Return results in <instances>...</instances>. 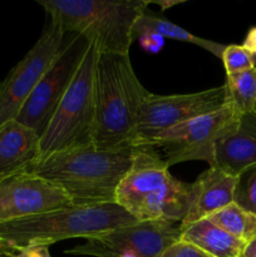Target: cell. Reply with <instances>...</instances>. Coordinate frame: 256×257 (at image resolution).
<instances>
[{"mask_svg": "<svg viewBox=\"0 0 256 257\" xmlns=\"http://www.w3.org/2000/svg\"><path fill=\"white\" fill-rule=\"evenodd\" d=\"M148 94L133 70L130 54L98 53L94 147L103 151L133 148L141 107Z\"/></svg>", "mask_w": 256, "mask_h": 257, "instance_id": "6da1fadb", "label": "cell"}, {"mask_svg": "<svg viewBox=\"0 0 256 257\" xmlns=\"http://www.w3.org/2000/svg\"><path fill=\"white\" fill-rule=\"evenodd\" d=\"M135 148L95 147L55 153L29 168L64 191L73 206L115 203V193L133 162Z\"/></svg>", "mask_w": 256, "mask_h": 257, "instance_id": "7a4b0ae2", "label": "cell"}, {"mask_svg": "<svg viewBox=\"0 0 256 257\" xmlns=\"http://www.w3.org/2000/svg\"><path fill=\"white\" fill-rule=\"evenodd\" d=\"M191 183L171 175L155 147H135L133 162L115 193V203L137 222L181 223L188 211Z\"/></svg>", "mask_w": 256, "mask_h": 257, "instance_id": "3957f363", "label": "cell"}, {"mask_svg": "<svg viewBox=\"0 0 256 257\" xmlns=\"http://www.w3.org/2000/svg\"><path fill=\"white\" fill-rule=\"evenodd\" d=\"M49 22L64 34L84 35L98 53L130 54L133 29L147 0H39Z\"/></svg>", "mask_w": 256, "mask_h": 257, "instance_id": "277c9868", "label": "cell"}, {"mask_svg": "<svg viewBox=\"0 0 256 257\" xmlns=\"http://www.w3.org/2000/svg\"><path fill=\"white\" fill-rule=\"evenodd\" d=\"M136 222L117 203L70 206L0 223V255L9 248L23 246L49 247L69 238L88 240Z\"/></svg>", "mask_w": 256, "mask_h": 257, "instance_id": "5b68a950", "label": "cell"}, {"mask_svg": "<svg viewBox=\"0 0 256 257\" xmlns=\"http://www.w3.org/2000/svg\"><path fill=\"white\" fill-rule=\"evenodd\" d=\"M97 58V48L90 43L74 79L40 136L37 162L55 153L94 147Z\"/></svg>", "mask_w": 256, "mask_h": 257, "instance_id": "8992f818", "label": "cell"}, {"mask_svg": "<svg viewBox=\"0 0 256 257\" xmlns=\"http://www.w3.org/2000/svg\"><path fill=\"white\" fill-rule=\"evenodd\" d=\"M241 113L231 103L212 113L186 120L165 131L150 143L161 150L160 156L170 168L188 161H203L215 165V147L220 138L236 127Z\"/></svg>", "mask_w": 256, "mask_h": 257, "instance_id": "52a82bcc", "label": "cell"}, {"mask_svg": "<svg viewBox=\"0 0 256 257\" xmlns=\"http://www.w3.org/2000/svg\"><path fill=\"white\" fill-rule=\"evenodd\" d=\"M90 43L84 35L67 34L60 52L45 70L15 118L18 122L34 131L39 137L43 135L58 104L74 79Z\"/></svg>", "mask_w": 256, "mask_h": 257, "instance_id": "ba28073f", "label": "cell"}, {"mask_svg": "<svg viewBox=\"0 0 256 257\" xmlns=\"http://www.w3.org/2000/svg\"><path fill=\"white\" fill-rule=\"evenodd\" d=\"M226 104L225 85L188 94H150L141 107L135 147L150 146L157 136L186 120L212 113Z\"/></svg>", "mask_w": 256, "mask_h": 257, "instance_id": "9c48e42d", "label": "cell"}, {"mask_svg": "<svg viewBox=\"0 0 256 257\" xmlns=\"http://www.w3.org/2000/svg\"><path fill=\"white\" fill-rule=\"evenodd\" d=\"M181 238V223L147 221L115 228L88 238L65 251L67 255L93 257H158Z\"/></svg>", "mask_w": 256, "mask_h": 257, "instance_id": "30bf717a", "label": "cell"}, {"mask_svg": "<svg viewBox=\"0 0 256 257\" xmlns=\"http://www.w3.org/2000/svg\"><path fill=\"white\" fill-rule=\"evenodd\" d=\"M67 34L52 22L39 39L0 83V127L15 119L45 70L62 49Z\"/></svg>", "mask_w": 256, "mask_h": 257, "instance_id": "8fae6325", "label": "cell"}, {"mask_svg": "<svg viewBox=\"0 0 256 257\" xmlns=\"http://www.w3.org/2000/svg\"><path fill=\"white\" fill-rule=\"evenodd\" d=\"M70 206L62 188L30 171L0 181V223Z\"/></svg>", "mask_w": 256, "mask_h": 257, "instance_id": "7c38bea8", "label": "cell"}, {"mask_svg": "<svg viewBox=\"0 0 256 257\" xmlns=\"http://www.w3.org/2000/svg\"><path fill=\"white\" fill-rule=\"evenodd\" d=\"M236 177L217 167H208L193 183H191V198L188 211L181 226L205 220L233 203Z\"/></svg>", "mask_w": 256, "mask_h": 257, "instance_id": "4fadbf2b", "label": "cell"}, {"mask_svg": "<svg viewBox=\"0 0 256 257\" xmlns=\"http://www.w3.org/2000/svg\"><path fill=\"white\" fill-rule=\"evenodd\" d=\"M253 165H256L255 112L241 114L236 127L217 141L213 167L237 177Z\"/></svg>", "mask_w": 256, "mask_h": 257, "instance_id": "5bb4252c", "label": "cell"}, {"mask_svg": "<svg viewBox=\"0 0 256 257\" xmlns=\"http://www.w3.org/2000/svg\"><path fill=\"white\" fill-rule=\"evenodd\" d=\"M39 135L17 119L0 127V181L29 171L39 158Z\"/></svg>", "mask_w": 256, "mask_h": 257, "instance_id": "9a60e30c", "label": "cell"}, {"mask_svg": "<svg viewBox=\"0 0 256 257\" xmlns=\"http://www.w3.org/2000/svg\"><path fill=\"white\" fill-rule=\"evenodd\" d=\"M211 257H241L246 243L226 232L208 218L181 226V238Z\"/></svg>", "mask_w": 256, "mask_h": 257, "instance_id": "2e32d148", "label": "cell"}, {"mask_svg": "<svg viewBox=\"0 0 256 257\" xmlns=\"http://www.w3.org/2000/svg\"><path fill=\"white\" fill-rule=\"evenodd\" d=\"M150 32L157 33V34L162 35L163 38H168V39L178 40V42L190 43V44L197 45V47L202 48L203 50H207L208 53H211V54H213L217 58L222 57V53L226 48L225 44H221V43L213 42V40L197 37V35L192 34V33H190L188 30L178 27L175 23L165 19V18L148 14V13L146 12L145 14L137 20V23H136L132 35L133 42L137 40L141 34Z\"/></svg>", "mask_w": 256, "mask_h": 257, "instance_id": "e0dca14e", "label": "cell"}, {"mask_svg": "<svg viewBox=\"0 0 256 257\" xmlns=\"http://www.w3.org/2000/svg\"><path fill=\"white\" fill-rule=\"evenodd\" d=\"M208 220L246 245L256 237V215L243 210L236 203H231L217 211Z\"/></svg>", "mask_w": 256, "mask_h": 257, "instance_id": "ac0fdd59", "label": "cell"}, {"mask_svg": "<svg viewBox=\"0 0 256 257\" xmlns=\"http://www.w3.org/2000/svg\"><path fill=\"white\" fill-rule=\"evenodd\" d=\"M226 102L231 103L241 114L255 112L256 68L226 74Z\"/></svg>", "mask_w": 256, "mask_h": 257, "instance_id": "d6986e66", "label": "cell"}, {"mask_svg": "<svg viewBox=\"0 0 256 257\" xmlns=\"http://www.w3.org/2000/svg\"><path fill=\"white\" fill-rule=\"evenodd\" d=\"M233 203L256 215V165L246 168L236 177Z\"/></svg>", "mask_w": 256, "mask_h": 257, "instance_id": "ffe728a7", "label": "cell"}, {"mask_svg": "<svg viewBox=\"0 0 256 257\" xmlns=\"http://www.w3.org/2000/svg\"><path fill=\"white\" fill-rule=\"evenodd\" d=\"M221 59H222L223 65H225L226 74L240 73L243 72V70L255 68L253 67L252 55L242 45H226Z\"/></svg>", "mask_w": 256, "mask_h": 257, "instance_id": "44dd1931", "label": "cell"}, {"mask_svg": "<svg viewBox=\"0 0 256 257\" xmlns=\"http://www.w3.org/2000/svg\"><path fill=\"white\" fill-rule=\"evenodd\" d=\"M158 257H211L202 250H200L196 246L186 242V241L178 240L177 242L168 246L166 250L161 252Z\"/></svg>", "mask_w": 256, "mask_h": 257, "instance_id": "7402d4cb", "label": "cell"}, {"mask_svg": "<svg viewBox=\"0 0 256 257\" xmlns=\"http://www.w3.org/2000/svg\"><path fill=\"white\" fill-rule=\"evenodd\" d=\"M4 257H52L48 246H23V247L9 248L2 253Z\"/></svg>", "mask_w": 256, "mask_h": 257, "instance_id": "603a6c76", "label": "cell"}, {"mask_svg": "<svg viewBox=\"0 0 256 257\" xmlns=\"http://www.w3.org/2000/svg\"><path fill=\"white\" fill-rule=\"evenodd\" d=\"M138 43L141 48L148 53H158L163 48L165 44V38L157 33H143L138 37Z\"/></svg>", "mask_w": 256, "mask_h": 257, "instance_id": "cb8c5ba5", "label": "cell"}, {"mask_svg": "<svg viewBox=\"0 0 256 257\" xmlns=\"http://www.w3.org/2000/svg\"><path fill=\"white\" fill-rule=\"evenodd\" d=\"M242 47L246 50H248L251 54L256 53V27H252L248 30L245 37V40L242 43Z\"/></svg>", "mask_w": 256, "mask_h": 257, "instance_id": "d4e9b609", "label": "cell"}, {"mask_svg": "<svg viewBox=\"0 0 256 257\" xmlns=\"http://www.w3.org/2000/svg\"><path fill=\"white\" fill-rule=\"evenodd\" d=\"M241 257H256V237H253L247 245L245 246Z\"/></svg>", "mask_w": 256, "mask_h": 257, "instance_id": "484cf974", "label": "cell"}, {"mask_svg": "<svg viewBox=\"0 0 256 257\" xmlns=\"http://www.w3.org/2000/svg\"><path fill=\"white\" fill-rule=\"evenodd\" d=\"M181 3H183V2H180V0H178V2H173V0H160V2H148V5L150 4L160 5L161 10H167V9H170V8L175 7V5L181 4Z\"/></svg>", "mask_w": 256, "mask_h": 257, "instance_id": "4316f807", "label": "cell"}, {"mask_svg": "<svg viewBox=\"0 0 256 257\" xmlns=\"http://www.w3.org/2000/svg\"><path fill=\"white\" fill-rule=\"evenodd\" d=\"M252 62H253V67L256 68V53H252Z\"/></svg>", "mask_w": 256, "mask_h": 257, "instance_id": "83f0119b", "label": "cell"}, {"mask_svg": "<svg viewBox=\"0 0 256 257\" xmlns=\"http://www.w3.org/2000/svg\"><path fill=\"white\" fill-rule=\"evenodd\" d=\"M255 113H256V104H255Z\"/></svg>", "mask_w": 256, "mask_h": 257, "instance_id": "f1b7e54d", "label": "cell"}, {"mask_svg": "<svg viewBox=\"0 0 256 257\" xmlns=\"http://www.w3.org/2000/svg\"><path fill=\"white\" fill-rule=\"evenodd\" d=\"M0 257H4V256H2V255H0Z\"/></svg>", "mask_w": 256, "mask_h": 257, "instance_id": "f546056e", "label": "cell"}]
</instances>
